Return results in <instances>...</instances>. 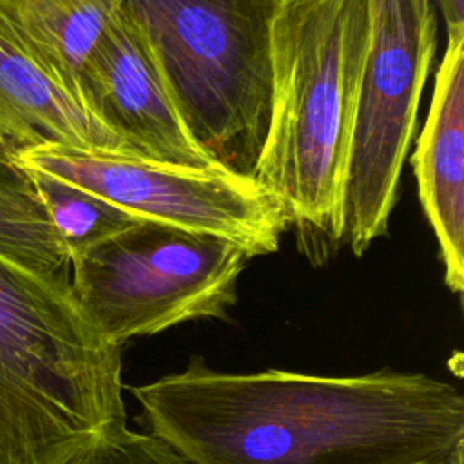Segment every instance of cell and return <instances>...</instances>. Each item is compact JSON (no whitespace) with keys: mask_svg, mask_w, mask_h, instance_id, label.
I'll return each instance as SVG.
<instances>
[{"mask_svg":"<svg viewBox=\"0 0 464 464\" xmlns=\"http://www.w3.org/2000/svg\"><path fill=\"white\" fill-rule=\"evenodd\" d=\"M130 392L187 464H444L464 446L462 393L424 373H227L192 355Z\"/></svg>","mask_w":464,"mask_h":464,"instance_id":"cell-1","label":"cell"},{"mask_svg":"<svg viewBox=\"0 0 464 464\" xmlns=\"http://www.w3.org/2000/svg\"><path fill=\"white\" fill-rule=\"evenodd\" d=\"M368 0H277L272 107L254 179L279 203L301 256L326 265L341 245V205Z\"/></svg>","mask_w":464,"mask_h":464,"instance_id":"cell-2","label":"cell"},{"mask_svg":"<svg viewBox=\"0 0 464 464\" xmlns=\"http://www.w3.org/2000/svg\"><path fill=\"white\" fill-rule=\"evenodd\" d=\"M121 348L69 279L0 254V464H62L125 424Z\"/></svg>","mask_w":464,"mask_h":464,"instance_id":"cell-3","label":"cell"},{"mask_svg":"<svg viewBox=\"0 0 464 464\" xmlns=\"http://www.w3.org/2000/svg\"><path fill=\"white\" fill-rule=\"evenodd\" d=\"M277 0H125L179 120L207 158L254 178L272 107Z\"/></svg>","mask_w":464,"mask_h":464,"instance_id":"cell-4","label":"cell"},{"mask_svg":"<svg viewBox=\"0 0 464 464\" xmlns=\"http://www.w3.org/2000/svg\"><path fill=\"white\" fill-rule=\"evenodd\" d=\"M252 256L237 243L154 219L116 232L71 259L72 294L120 346L198 319H228Z\"/></svg>","mask_w":464,"mask_h":464,"instance_id":"cell-5","label":"cell"},{"mask_svg":"<svg viewBox=\"0 0 464 464\" xmlns=\"http://www.w3.org/2000/svg\"><path fill=\"white\" fill-rule=\"evenodd\" d=\"M435 53L433 0H368L341 205V245L355 257L388 234Z\"/></svg>","mask_w":464,"mask_h":464,"instance_id":"cell-6","label":"cell"},{"mask_svg":"<svg viewBox=\"0 0 464 464\" xmlns=\"http://www.w3.org/2000/svg\"><path fill=\"white\" fill-rule=\"evenodd\" d=\"M11 165L92 192L138 218L230 239L252 257L277 252L288 232L283 210L266 188L218 165L185 167L62 145L34 147Z\"/></svg>","mask_w":464,"mask_h":464,"instance_id":"cell-7","label":"cell"},{"mask_svg":"<svg viewBox=\"0 0 464 464\" xmlns=\"http://www.w3.org/2000/svg\"><path fill=\"white\" fill-rule=\"evenodd\" d=\"M82 94L89 112L134 156L185 167L214 165L188 136L156 58L123 5L83 62Z\"/></svg>","mask_w":464,"mask_h":464,"instance_id":"cell-8","label":"cell"},{"mask_svg":"<svg viewBox=\"0 0 464 464\" xmlns=\"http://www.w3.org/2000/svg\"><path fill=\"white\" fill-rule=\"evenodd\" d=\"M417 194L439 243L444 283L464 290V33L448 36L426 121L410 158Z\"/></svg>","mask_w":464,"mask_h":464,"instance_id":"cell-9","label":"cell"},{"mask_svg":"<svg viewBox=\"0 0 464 464\" xmlns=\"http://www.w3.org/2000/svg\"><path fill=\"white\" fill-rule=\"evenodd\" d=\"M40 145L132 154L0 29V165Z\"/></svg>","mask_w":464,"mask_h":464,"instance_id":"cell-10","label":"cell"},{"mask_svg":"<svg viewBox=\"0 0 464 464\" xmlns=\"http://www.w3.org/2000/svg\"><path fill=\"white\" fill-rule=\"evenodd\" d=\"M123 4L125 0H0V29L85 107L83 62Z\"/></svg>","mask_w":464,"mask_h":464,"instance_id":"cell-11","label":"cell"},{"mask_svg":"<svg viewBox=\"0 0 464 464\" xmlns=\"http://www.w3.org/2000/svg\"><path fill=\"white\" fill-rule=\"evenodd\" d=\"M0 254L53 277H71V257L62 245L31 176L0 165Z\"/></svg>","mask_w":464,"mask_h":464,"instance_id":"cell-12","label":"cell"},{"mask_svg":"<svg viewBox=\"0 0 464 464\" xmlns=\"http://www.w3.org/2000/svg\"><path fill=\"white\" fill-rule=\"evenodd\" d=\"M25 172L34 181L49 212L51 223L71 259L83 248L143 219L121 210L92 192L40 172Z\"/></svg>","mask_w":464,"mask_h":464,"instance_id":"cell-13","label":"cell"},{"mask_svg":"<svg viewBox=\"0 0 464 464\" xmlns=\"http://www.w3.org/2000/svg\"><path fill=\"white\" fill-rule=\"evenodd\" d=\"M62 464H187L174 450L150 433L130 431L125 424L100 435Z\"/></svg>","mask_w":464,"mask_h":464,"instance_id":"cell-14","label":"cell"},{"mask_svg":"<svg viewBox=\"0 0 464 464\" xmlns=\"http://www.w3.org/2000/svg\"><path fill=\"white\" fill-rule=\"evenodd\" d=\"M433 4L444 18L446 36L464 33V0H433Z\"/></svg>","mask_w":464,"mask_h":464,"instance_id":"cell-15","label":"cell"},{"mask_svg":"<svg viewBox=\"0 0 464 464\" xmlns=\"http://www.w3.org/2000/svg\"><path fill=\"white\" fill-rule=\"evenodd\" d=\"M462 448H464V446L457 448V450L451 453V457H450L444 464H462Z\"/></svg>","mask_w":464,"mask_h":464,"instance_id":"cell-16","label":"cell"}]
</instances>
